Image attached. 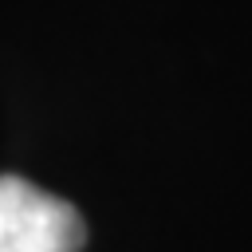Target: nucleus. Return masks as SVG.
I'll list each match as a JSON object with an SVG mask.
<instances>
[{"mask_svg": "<svg viewBox=\"0 0 252 252\" xmlns=\"http://www.w3.org/2000/svg\"><path fill=\"white\" fill-rule=\"evenodd\" d=\"M87 228L75 205L0 173V252H83Z\"/></svg>", "mask_w": 252, "mask_h": 252, "instance_id": "obj_1", "label": "nucleus"}]
</instances>
